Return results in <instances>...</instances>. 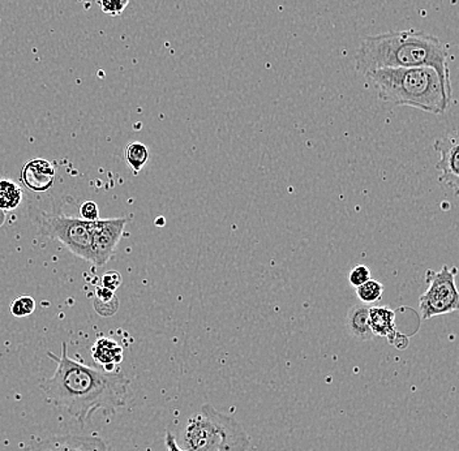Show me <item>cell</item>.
Wrapping results in <instances>:
<instances>
[{"label":"cell","instance_id":"1","mask_svg":"<svg viewBox=\"0 0 459 451\" xmlns=\"http://www.w3.org/2000/svg\"><path fill=\"white\" fill-rule=\"evenodd\" d=\"M67 343H62V355L48 352L56 363L53 377L39 387L51 404L85 424L97 411L114 413L125 406L129 380L122 372H108L85 366L68 356Z\"/></svg>","mask_w":459,"mask_h":451},{"label":"cell","instance_id":"2","mask_svg":"<svg viewBox=\"0 0 459 451\" xmlns=\"http://www.w3.org/2000/svg\"><path fill=\"white\" fill-rule=\"evenodd\" d=\"M357 71L430 67L450 82L449 46L423 30L387 31L364 37L354 54Z\"/></svg>","mask_w":459,"mask_h":451},{"label":"cell","instance_id":"3","mask_svg":"<svg viewBox=\"0 0 459 451\" xmlns=\"http://www.w3.org/2000/svg\"><path fill=\"white\" fill-rule=\"evenodd\" d=\"M364 76L375 86L378 99L426 113H446L452 102V85L430 67L383 68Z\"/></svg>","mask_w":459,"mask_h":451},{"label":"cell","instance_id":"4","mask_svg":"<svg viewBox=\"0 0 459 451\" xmlns=\"http://www.w3.org/2000/svg\"><path fill=\"white\" fill-rule=\"evenodd\" d=\"M178 444L185 451H247L251 438L231 416L204 404L186 421Z\"/></svg>","mask_w":459,"mask_h":451},{"label":"cell","instance_id":"5","mask_svg":"<svg viewBox=\"0 0 459 451\" xmlns=\"http://www.w3.org/2000/svg\"><path fill=\"white\" fill-rule=\"evenodd\" d=\"M42 237L59 241L68 251L93 264L91 252V222L65 212H39L36 217Z\"/></svg>","mask_w":459,"mask_h":451},{"label":"cell","instance_id":"6","mask_svg":"<svg viewBox=\"0 0 459 451\" xmlns=\"http://www.w3.org/2000/svg\"><path fill=\"white\" fill-rule=\"evenodd\" d=\"M457 268L444 265L440 270L426 273L427 290L419 298V312L421 320L427 321L436 316L447 315L459 308Z\"/></svg>","mask_w":459,"mask_h":451},{"label":"cell","instance_id":"7","mask_svg":"<svg viewBox=\"0 0 459 451\" xmlns=\"http://www.w3.org/2000/svg\"><path fill=\"white\" fill-rule=\"evenodd\" d=\"M127 218L99 220L91 222V252L93 265L103 266L113 257L117 243L122 239Z\"/></svg>","mask_w":459,"mask_h":451},{"label":"cell","instance_id":"8","mask_svg":"<svg viewBox=\"0 0 459 451\" xmlns=\"http://www.w3.org/2000/svg\"><path fill=\"white\" fill-rule=\"evenodd\" d=\"M435 151L440 154L436 169L441 172L438 182L446 186L455 197L459 192V139L458 132H447L444 137L435 143Z\"/></svg>","mask_w":459,"mask_h":451},{"label":"cell","instance_id":"9","mask_svg":"<svg viewBox=\"0 0 459 451\" xmlns=\"http://www.w3.org/2000/svg\"><path fill=\"white\" fill-rule=\"evenodd\" d=\"M28 451H108L105 441L97 436H54Z\"/></svg>","mask_w":459,"mask_h":451},{"label":"cell","instance_id":"10","mask_svg":"<svg viewBox=\"0 0 459 451\" xmlns=\"http://www.w3.org/2000/svg\"><path fill=\"white\" fill-rule=\"evenodd\" d=\"M56 177L53 162L41 158L29 160L22 171V182L33 192H46L53 188Z\"/></svg>","mask_w":459,"mask_h":451},{"label":"cell","instance_id":"11","mask_svg":"<svg viewBox=\"0 0 459 451\" xmlns=\"http://www.w3.org/2000/svg\"><path fill=\"white\" fill-rule=\"evenodd\" d=\"M369 327L373 337L387 338L390 342L398 337L394 309L386 306L369 307Z\"/></svg>","mask_w":459,"mask_h":451},{"label":"cell","instance_id":"12","mask_svg":"<svg viewBox=\"0 0 459 451\" xmlns=\"http://www.w3.org/2000/svg\"><path fill=\"white\" fill-rule=\"evenodd\" d=\"M91 358L96 363L100 364L103 369L113 372L114 366L122 363L123 349L114 339L100 338L91 347Z\"/></svg>","mask_w":459,"mask_h":451},{"label":"cell","instance_id":"13","mask_svg":"<svg viewBox=\"0 0 459 451\" xmlns=\"http://www.w3.org/2000/svg\"><path fill=\"white\" fill-rule=\"evenodd\" d=\"M347 329L352 337L360 341H369L373 337L369 327V307L367 304H357L347 313Z\"/></svg>","mask_w":459,"mask_h":451},{"label":"cell","instance_id":"14","mask_svg":"<svg viewBox=\"0 0 459 451\" xmlns=\"http://www.w3.org/2000/svg\"><path fill=\"white\" fill-rule=\"evenodd\" d=\"M22 189L16 182L11 179H0V209L13 212L22 205Z\"/></svg>","mask_w":459,"mask_h":451},{"label":"cell","instance_id":"15","mask_svg":"<svg viewBox=\"0 0 459 451\" xmlns=\"http://www.w3.org/2000/svg\"><path fill=\"white\" fill-rule=\"evenodd\" d=\"M94 308L103 317H111L119 309V299L115 295V291L105 289L103 286H99L96 290Z\"/></svg>","mask_w":459,"mask_h":451},{"label":"cell","instance_id":"16","mask_svg":"<svg viewBox=\"0 0 459 451\" xmlns=\"http://www.w3.org/2000/svg\"><path fill=\"white\" fill-rule=\"evenodd\" d=\"M125 160L134 175L139 174L149 160V151L143 143H129L125 152Z\"/></svg>","mask_w":459,"mask_h":451},{"label":"cell","instance_id":"17","mask_svg":"<svg viewBox=\"0 0 459 451\" xmlns=\"http://www.w3.org/2000/svg\"><path fill=\"white\" fill-rule=\"evenodd\" d=\"M384 289H385V287H384L383 283L372 280L371 278V280L367 281L366 283L357 287L359 300L363 304H367V306L376 303V301H380L381 298H383Z\"/></svg>","mask_w":459,"mask_h":451},{"label":"cell","instance_id":"18","mask_svg":"<svg viewBox=\"0 0 459 451\" xmlns=\"http://www.w3.org/2000/svg\"><path fill=\"white\" fill-rule=\"evenodd\" d=\"M36 310V300L33 298L24 295L14 299L11 304V313L17 318L28 317Z\"/></svg>","mask_w":459,"mask_h":451},{"label":"cell","instance_id":"19","mask_svg":"<svg viewBox=\"0 0 459 451\" xmlns=\"http://www.w3.org/2000/svg\"><path fill=\"white\" fill-rule=\"evenodd\" d=\"M128 4L129 0H99L100 11L111 17L120 16Z\"/></svg>","mask_w":459,"mask_h":451},{"label":"cell","instance_id":"20","mask_svg":"<svg viewBox=\"0 0 459 451\" xmlns=\"http://www.w3.org/2000/svg\"><path fill=\"white\" fill-rule=\"evenodd\" d=\"M369 280H371V270H369L368 266L357 265L350 272L349 281L355 289Z\"/></svg>","mask_w":459,"mask_h":451},{"label":"cell","instance_id":"21","mask_svg":"<svg viewBox=\"0 0 459 451\" xmlns=\"http://www.w3.org/2000/svg\"><path fill=\"white\" fill-rule=\"evenodd\" d=\"M80 218L88 222H96L100 220V209L94 201H85L82 206H80Z\"/></svg>","mask_w":459,"mask_h":451},{"label":"cell","instance_id":"22","mask_svg":"<svg viewBox=\"0 0 459 451\" xmlns=\"http://www.w3.org/2000/svg\"><path fill=\"white\" fill-rule=\"evenodd\" d=\"M122 282L123 280L120 273L117 272V270H110V272L105 273V274L102 275L100 286L105 287V289L111 290V291H117Z\"/></svg>","mask_w":459,"mask_h":451},{"label":"cell","instance_id":"23","mask_svg":"<svg viewBox=\"0 0 459 451\" xmlns=\"http://www.w3.org/2000/svg\"><path fill=\"white\" fill-rule=\"evenodd\" d=\"M166 445H168L169 451H185L179 447L178 439L171 433H168V436H166Z\"/></svg>","mask_w":459,"mask_h":451},{"label":"cell","instance_id":"24","mask_svg":"<svg viewBox=\"0 0 459 451\" xmlns=\"http://www.w3.org/2000/svg\"><path fill=\"white\" fill-rule=\"evenodd\" d=\"M5 221H7V212L0 209V227L4 225Z\"/></svg>","mask_w":459,"mask_h":451}]
</instances>
